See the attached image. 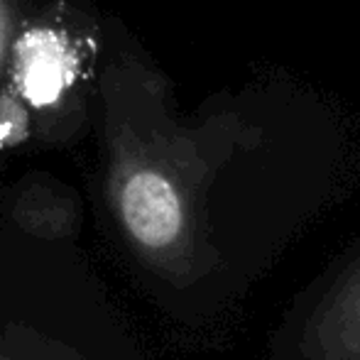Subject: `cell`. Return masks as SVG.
I'll list each match as a JSON object with an SVG mask.
<instances>
[{"label": "cell", "instance_id": "1", "mask_svg": "<svg viewBox=\"0 0 360 360\" xmlns=\"http://www.w3.org/2000/svg\"><path fill=\"white\" fill-rule=\"evenodd\" d=\"M120 216L140 248L179 262L176 255L189 245V216L172 179L155 169H140L128 176L120 189Z\"/></svg>", "mask_w": 360, "mask_h": 360}, {"label": "cell", "instance_id": "2", "mask_svg": "<svg viewBox=\"0 0 360 360\" xmlns=\"http://www.w3.org/2000/svg\"><path fill=\"white\" fill-rule=\"evenodd\" d=\"M294 360H360V255L314 302Z\"/></svg>", "mask_w": 360, "mask_h": 360}, {"label": "cell", "instance_id": "3", "mask_svg": "<svg viewBox=\"0 0 360 360\" xmlns=\"http://www.w3.org/2000/svg\"><path fill=\"white\" fill-rule=\"evenodd\" d=\"M20 89L34 105H47L59 98L72 79V57L64 42L49 30L25 34L18 49Z\"/></svg>", "mask_w": 360, "mask_h": 360}]
</instances>
